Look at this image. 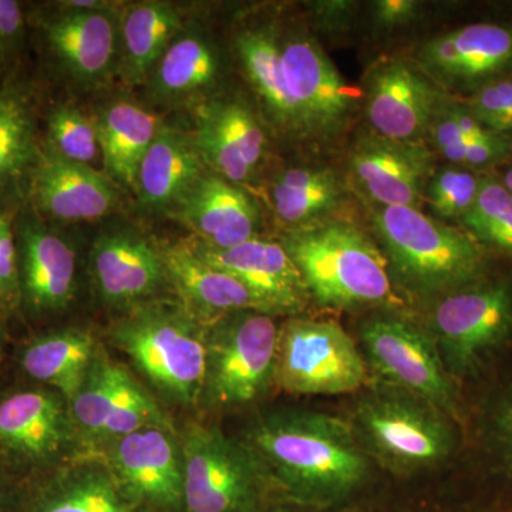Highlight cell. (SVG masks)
<instances>
[{
  "instance_id": "cell-1",
  "label": "cell",
  "mask_w": 512,
  "mask_h": 512,
  "mask_svg": "<svg viewBox=\"0 0 512 512\" xmlns=\"http://www.w3.org/2000/svg\"><path fill=\"white\" fill-rule=\"evenodd\" d=\"M245 444L268 485L305 501L343 497L369 474V458L355 430L329 414L281 412L262 417Z\"/></svg>"
},
{
  "instance_id": "cell-2",
  "label": "cell",
  "mask_w": 512,
  "mask_h": 512,
  "mask_svg": "<svg viewBox=\"0 0 512 512\" xmlns=\"http://www.w3.org/2000/svg\"><path fill=\"white\" fill-rule=\"evenodd\" d=\"M282 245L319 305L346 309L392 301V275L382 249L356 225L316 222L293 229Z\"/></svg>"
},
{
  "instance_id": "cell-3",
  "label": "cell",
  "mask_w": 512,
  "mask_h": 512,
  "mask_svg": "<svg viewBox=\"0 0 512 512\" xmlns=\"http://www.w3.org/2000/svg\"><path fill=\"white\" fill-rule=\"evenodd\" d=\"M373 225L390 272L407 291L441 298L480 274L483 254L476 241L419 208L382 207Z\"/></svg>"
},
{
  "instance_id": "cell-4",
  "label": "cell",
  "mask_w": 512,
  "mask_h": 512,
  "mask_svg": "<svg viewBox=\"0 0 512 512\" xmlns=\"http://www.w3.org/2000/svg\"><path fill=\"white\" fill-rule=\"evenodd\" d=\"M207 332L187 308L140 305L114 326L113 340L164 396L194 406L204 393Z\"/></svg>"
},
{
  "instance_id": "cell-5",
  "label": "cell",
  "mask_w": 512,
  "mask_h": 512,
  "mask_svg": "<svg viewBox=\"0 0 512 512\" xmlns=\"http://www.w3.org/2000/svg\"><path fill=\"white\" fill-rule=\"evenodd\" d=\"M279 332L268 312L238 311L214 319L207 332L202 399L228 409L265 394L274 382Z\"/></svg>"
},
{
  "instance_id": "cell-6",
  "label": "cell",
  "mask_w": 512,
  "mask_h": 512,
  "mask_svg": "<svg viewBox=\"0 0 512 512\" xmlns=\"http://www.w3.org/2000/svg\"><path fill=\"white\" fill-rule=\"evenodd\" d=\"M353 430L363 448L399 471L436 466L454 446L440 410L400 390L372 393L360 400Z\"/></svg>"
},
{
  "instance_id": "cell-7",
  "label": "cell",
  "mask_w": 512,
  "mask_h": 512,
  "mask_svg": "<svg viewBox=\"0 0 512 512\" xmlns=\"http://www.w3.org/2000/svg\"><path fill=\"white\" fill-rule=\"evenodd\" d=\"M184 512H259L266 483L245 443L191 424L181 440Z\"/></svg>"
},
{
  "instance_id": "cell-8",
  "label": "cell",
  "mask_w": 512,
  "mask_h": 512,
  "mask_svg": "<svg viewBox=\"0 0 512 512\" xmlns=\"http://www.w3.org/2000/svg\"><path fill=\"white\" fill-rule=\"evenodd\" d=\"M366 363L355 342L333 320L292 319L279 332L274 382L303 396L359 390Z\"/></svg>"
},
{
  "instance_id": "cell-9",
  "label": "cell",
  "mask_w": 512,
  "mask_h": 512,
  "mask_svg": "<svg viewBox=\"0 0 512 512\" xmlns=\"http://www.w3.org/2000/svg\"><path fill=\"white\" fill-rule=\"evenodd\" d=\"M512 296L504 285L463 288L441 296L429 335L451 375L466 376L508 335Z\"/></svg>"
},
{
  "instance_id": "cell-10",
  "label": "cell",
  "mask_w": 512,
  "mask_h": 512,
  "mask_svg": "<svg viewBox=\"0 0 512 512\" xmlns=\"http://www.w3.org/2000/svg\"><path fill=\"white\" fill-rule=\"evenodd\" d=\"M360 336L377 375L441 413L453 412V384L429 333L394 316H376Z\"/></svg>"
},
{
  "instance_id": "cell-11",
  "label": "cell",
  "mask_w": 512,
  "mask_h": 512,
  "mask_svg": "<svg viewBox=\"0 0 512 512\" xmlns=\"http://www.w3.org/2000/svg\"><path fill=\"white\" fill-rule=\"evenodd\" d=\"M69 406L74 427L90 439L116 440L144 427H171L156 400L100 346Z\"/></svg>"
},
{
  "instance_id": "cell-12",
  "label": "cell",
  "mask_w": 512,
  "mask_h": 512,
  "mask_svg": "<svg viewBox=\"0 0 512 512\" xmlns=\"http://www.w3.org/2000/svg\"><path fill=\"white\" fill-rule=\"evenodd\" d=\"M73 429L69 402L55 390L39 386L6 394L0 399V463L45 471L62 456Z\"/></svg>"
},
{
  "instance_id": "cell-13",
  "label": "cell",
  "mask_w": 512,
  "mask_h": 512,
  "mask_svg": "<svg viewBox=\"0 0 512 512\" xmlns=\"http://www.w3.org/2000/svg\"><path fill=\"white\" fill-rule=\"evenodd\" d=\"M110 470L151 512H184V458L171 427L150 426L113 440Z\"/></svg>"
},
{
  "instance_id": "cell-14",
  "label": "cell",
  "mask_w": 512,
  "mask_h": 512,
  "mask_svg": "<svg viewBox=\"0 0 512 512\" xmlns=\"http://www.w3.org/2000/svg\"><path fill=\"white\" fill-rule=\"evenodd\" d=\"M282 63L302 130L318 136L338 131L352 110L353 93L335 64L308 37L286 42Z\"/></svg>"
},
{
  "instance_id": "cell-15",
  "label": "cell",
  "mask_w": 512,
  "mask_h": 512,
  "mask_svg": "<svg viewBox=\"0 0 512 512\" xmlns=\"http://www.w3.org/2000/svg\"><path fill=\"white\" fill-rule=\"evenodd\" d=\"M10 512H151L124 490L109 466L57 468L19 484Z\"/></svg>"
},
{
  "instance_id": "cell-16",
  "label": "cell",
  "mask_w": 512,
  "mask_h": 512,
  "mask_svg": "<svg viewBox=\"0 0 512 512\" xmlns=\"http://www.w3.org/2000/svg\"><path fill=\"white\" fill-rule=\"evenodd\" d=\"M208 264L241 282L269 313L301 311L308 289L301 272L284 245L266 239H249L228 249L192 245Z\"/></svg>"
},
{
  "instance_id": "cell-17",
  "label": "cell",
  "mask_w": 512,
  "mask_h": 512,
  "mask_svg": "<svg viewBox=\"0 0 512 512\" xmlns=\"http://www.w3.org/2000/svg\"><path fill=\"white\" fill-rule=\"evenodd\" d=\"M440 101L436 89L402 60L380 64L367 83V119L377 136L389 140L419 143Z\"/></svg>"
},
{
  "instance_id": "cell-18",
  "label": "cell",
  "mask_w": 512,
  "mask_h": 512,
  "mask_svg": "<svg viewBox=\"0 0 512 512\" xmlns=\"http://www.w3.org/2000/svg\"><path fill=\"white\" fill-rule=\"evenodd\" d=\"M350 170L380 207H416L431 175V156L420 143L370 134L357 141Z\"/></svg>"
},
{
  "instance_id": "cell-19",
  "label": "cell",
  "mask_w": 512,
  "mask_h": 512,
  "mask_svg": "<svg viewBox=\"0 0 512 512\" xmlns=\"http://www.w3.org/2000/svg\"><path fill=\"white\" fill-rule=\"evenodd\" d=\"M90 259L94 284L110 305H137L168 282L161 249L136 232L100 235Z\"/></svg>"
},
{
  "instance_id": "cell-20",
  "label": "cell",
  "mask_w": 512,
  "mask_h": 512,
  "mask_svg": "<svg viewBox=\"0 0 512 512\" xmlns=\"http://www.w3.org/2000/svg\"><path fill=\"white\" fill-rule=\"evenodd\" d=\"M30 194L43 214L60 221H92L117 204L113 185L90 165L72 163L47 150L30 174Z\"/></svg>"
},
{
  "instance_id": "cell-21",
  "label": "cell",
  "mask_w": 512,
  "mask_h": 512,
  "mask_svg": "<svg viewBox=\"0 0 512 512\" xmlns=\"http://www.w3.org/2000/svg\"><path fill=\"white\" fill-rule=\"evenodd\" d=\"M194 141L202 161L234 184L251 178L266 146L255 114L235 100L214 101L202 107Z\"/></svg>"
},
{
  "instance_id": "cell-22",
  "label": "cell",
  "mask_w": 512,
  "mask_h": 512,
  "mask_svg": "<svg viewBox=\"0 0 512 512\" xmlns=\"http://www.w3.org/2000/svg\"><path fill=\"white\" fill-rule=\"evenodd\" d=\"M20 302L32 312L62 311L76 292L73 248L42 224L25 221L18 237Z\"/></svg>"
},
{
  "instance_id": "cell-23",
  "label": "cell",
  "mask_w": 512,
  "mask_h": 512,
  "mask_svg": "<svg viewBox=\"0 0 512 512\" xmlns=\"http://www.w3.org/2000/svg\"><path fill=\"white\" fill-rule=\"evenodd\" d=\"M50 49L77 82L96 83L110 73L120 47V23L109 8L66 9L46 23Z\"/></svg>"
},
{
  "instance_id": "cell-24",
  "label": "cell",
  "mask_w": 512,
  "mask_h": 512,
  "mask_svg": "<svg viewBox=\"0 0 512 512\" xmlns=\"http://www.w3.org/2000/svg\"><path fill=\"white\" fill-rule=\"evenodd\" d=\"M181 220L202 238V245L228 249L255 238L259 212L254 200L220 175H202L177 208Z\"/></svg>"
},
{
  "instance_id": "cell-25",
  "label": "cell",
  "mask_w": 512,
  "mask_h": 512,
  "mask_svg": "<svg viewBox=\"0 0 512 512\" xmlns=\"http://www.w3.org/2000/svg\"><path fill=\"white\" fill-rule=\"evenodd\" d=\"M161 256L167 281L198 319L200 315L220 318L238 311L268 312L241 282L205 262L192 245L161 248Z\"/></svg>"
},
{
  "instance_id": "cell-26",
  "label": "cell",
  "mask_w": 512,
  "mask_h": 512,
  "mask_svg": "<svg viewBox=\"0 0 512 512\" xmlns=\"http://www.w3.org/2000/svg\"><path fill=\"white\" fill-rule=\"evenodd\" d=\"M202 163L194 138L161 126L141 161L138 200L147 210H177L204 175Z\"/></svg>"
},
{
  "instance_id": "cell-27",
  "label": "cell",
  "mask_w": 512,
  "mask_h": 512,
  "mask_svg": "<svg viewBox=\"0 0 512 512\" xmlns=\"http://www.w3.org/2000/svg\"><path fill=\"white\" fill-rule=\"evenodd\" d=\"M420 59L440 79H480L512 62V29L490 23L466 26L430 40Z\"/></svg>"
},
{
  "instance_id": "cell-28",
  "label": "cell",
  "mask_w": 512,
  "mask_h": 512,
  "mask_svg": "<svg viewBox=\"0 0 512 512\" xmlns=\"http://www.w3.org/2000/svg\"><path fill=\"white\" fill-rule=\"evenodd\" d=\"M97 348L87 330H55L30 340L20 352L19 363L26 376L70 403L86 379Z\"/></svg>"
},
{
  "instance_id": "cell-29",
  "label": "cell",
  "mask_w": 512,
  "mask_h": 512,
  "mask_svg": "<svg viewBox=\"0 0 512 512\" xmlns=\"http://www.w3.org/2000/svg\"><path fill=\"white\" fill-rule=\"evenodd\" d=\"M96 127L107 171L136 190L141 161L160 131V119L140 104L119 100L104 109Z\"/></svg>"
},
{
  "instance_id": "cell-30",
  "label": "cell",
  "mask_w": 512,
  "mask_h": 512,
  "mask_svg": "<svg viewBox=\"0 0 512 512\" xmlns=\"http://www.w3.org/2000/svg\"><path fill=\"white\" fill-rule=\"evenodd\" d=\"M180 12L170 3L131 6L120 26L121 73L128 83H143L180 35Z\"/></svg>"
},
{
  "instance_id": "cell-31",
  "label": "cell",
  "mask_w": 512,
  "mask_h": 512,
  "mask_svg": "<svg viewBox=\"0 0 512 512\" xmlns=\"http://www.w3.org/2000/svg\"><path fill=\"white\" fill-rule=\"evenodd\" d=\"M242 66L266 110L279 127L303 131L298 109L286 86L282 46L271 30L256 29L242 33L237 39Z\"/></svg>"
},
{
  "instance_id": "cell-32",
  "label": "cell",
  "mask_w": 512,
  "mask_h": 512,
  "mask_svg": "<svg viewBox=\"0 0 512 512\" xmlns=\"http://www.w3.org/2000/svg\"><path fill=\"white\" fill-rule=\"evenodd\" d=\"M220 60L208 40L187 33L175 37L151 72V90L158 100L188 99L204 93L217 80Z\"/></svg>"
},
{
  "instance_id": "cell-33",
  "label": "cell",
  "mask_w": 512,
  "mask_h": 512,
  "mask_svg": "<svg viewBox=\"0 0 512 512\" xmlns=\"http://www.w3.org/2000/svg\"><path fill=\"white\" fill-rule=\"evenodd\" d=\"M342 197L338 175L323 168H292L279 175L272 185L276 215L296 228L325 220Z\"/></svg>"
},
{
  "instance_id": "cell-34",
  "label": "cell",
  "mask_w": 512,
  "mask_h": 512,
  "mask_svg": "<svg viewBox=\"0 0 512 512\" xmlns=\"http://www.w3.org/2000/svg\"><path fill=\"white\" fill-rule=\"evenodd\" d=\"M28 101L19 92H0V188L32 174L39 160Z\"/></svg>"
},
{
  "instance_id": "cell-35",
  "label": "cell",
  "mask_w": 512,
  "mask_h": 512,
  "mask_svg": "<svg viewBox=\"0 0 512 512\" xmlns=\"http://www.w3.org/2000/svg\"><path fill=\"white\" fill-rule=\"evenodd\" d=\"M460 220L474 237L512 255V200L503 184L481 181L476 202Z\"/></svg>"
},
{
  "instance_id": "cell-36",
  "label": "cell",
  "mask_w": 512,
  "mask_h": 512,
  "mask_svg": "<svg viewBox=\"0 0 512 512\" xmlns=\"http://www.w3.org/2000/svg\"><path fill=\"white\" fill-rule=\"evenodd\" d=\"M94 121L72 106L57 107L49 117V151L72 163L89 165L99 153Z\"/></svg>"
},
{
  "instance_id": "cell-37",
  "label": "cell",
  "mask_w": 512,
  "mask_h": 512,
  "mask_svg": "<svg viewBox=\"0 0 512 512\" xmlns=\"http://www.w3.org/2000/svg\"><path fill=\"white\" fill-rule=\"evenodd\" d=\"M481 181L470 171L443 168L426 185V198L443 218H461L471 207L480 191Z\"/></svg>"
},
{
  "instance_id": "cell-38",
  "label": "cell",
  "mask_w": 512,
  "mask_h": 512,
  "mask_svg": "<svg viewBox=\"0 0 512 512\" xmlns=\"http://www.w3.org/2000/svg\"><path fill=\"white\" fill-rule=\"evenodd\" d=\"M490 131L485 130L468 109L457 106H444L441 103L434 111L427 136L439 150L466 143L474 138L483 137ZM493 133V131H491Z\"/></svg>"
},
{
  "instance_id": "cell-39",
  "label": "cell",
  "mask_w": 512,
  "mask_h": 512,
  "mask_svg": "<svg viewBox=\"0 0 512 512\" xmlns=\"http://www.w3.org/2000/svg\"><path fill=\"white\" fill-rule=\"evenodd\" d=\"M511 143L510 137L490 131L483 137L444 148L440 153L450 163L481 167V165L493 164L507 156Z\"/></svg>"
},
{
  "instance_id": "cell-40",
  "label": "cell",
  "mask_w": 512,
  "mask_h": 512,
  "mask_svg": "<svg viewBox=\"0 0 512 512\" xmlns=\"http://www.w3.org/2000/svg\"><path fill=\"white\" fill-rule=\"evenodd\" d=\"M20 303L18 242L12 224L0 214V305L13 309Z\"/></svg>"
},
{
  "instance_id": "cell-41",
  "label": "cell",
  "mask_w": 512,
  "mask_h": 512,
  "mask_svg": "<svg viewBox=\"0 0 512 512\" xmlns=\"http://www.w3.org/2000/svg\"><path fill=\"white\" fill-rule=\"evenodd\" d=\"M512 103V79L488 84L474 94L468 111L485 128L500 134L501 121Z\"/></svg>"
},
{
  "instance_id": "cell-42",
  "label": "cell",
  "mask_w": 512,
  "mask_h": 512,
  "mask_svg": "<svg viewBox=\"0 0 512 512\" xmlns=\"http://www.w3.org/2000/svg\"><path fill=\"white\" fill-rule=\"evenodd\" d=\"M373 18L386 29L399 28L417 18L420 3L413 0H380L373 6Z\"/></svg>"
},
{
  "instance_id": "cell-43",
  "label": "cell",
  "mask_w": 512,
  "mask_h": 512,
  "mask_svg": "<svg viewBox=\"0 0 512 512\" xmlns=\"http://www.w3.org/2000/svg\"><path fill=\"white\" fill-rule=\"evenodd\" d=\"M23 32L22 8L15 0H0V55L18 43Z\"/></svg>"
},
{
  "instance_id": "cell-44",
  "label": "cell",
  "mask_w": 512,
  "mask_h": 512,
  "mask_svg": "<svg viewBox=\"0 0 512 512\" xmlns=\"http://www.w3.org/2000/svg\"><path fill=\"white\" fill-rule=\"evenodd\" d=\"M497 431L503 443L505 456L512 464V394L505 399L497 414Z\"/></svg>"
},
{
  "instance_id": "cell-45",
  "label": "cell",
  "mask_w": 512,
  "mask_h": 512,
  "mask_svg": "<svg viewBox=\"0 0 512 512\" xmlns=\"http://www.w3.org/2000/svg\"><path fill=\"white\" fill-rule=\"evenodd\" d=\"M20 481L0 463V512H10L18 494Z\"/></svg>"
},
{
  "instance_id": "cell-46",
  "label": "cell",
  "mask_w": 512,
  "mask_h": 512,
  "mask_svg": "<svg viewBox=\"0 0 512 512\" xmlns=\"http://www.w3.org/2000/svg\"><path fill=\"white\" fill-rule=\"evenodd\" d=\"M504 188L507 190L508 195H510V198L512 200V168L510 171H508L507 174H505L504 177Z\"/></svg>"
},
{
  "instance_id": "cell-47",
  "label": "cell",
  "mask_w": 512,
  "mask_h": 512,
  "mask_svg": "<svg viewBox=\"0 0 512 512\" xmlns=\"http://www.w3.org/2000/svg\"><path fill=\"white\" fill-rule=\"evenodd\" d=\"M2 343H3V329H2V322H0V355H2Z\"/></svg>"
},
{
  "instance_id": "cell-48",
  "label": "cell",
  "mask_w": 512,
  "mask_h": 512,
  "mask_svg": "<svg viewBox=\"0 0 512 512\" xmlns=\"http://www.w3.org/2000/svg\"><path fill=\"white\" fill-rule=\"evenodd\" d=\"M259 512H261V511H259ZM276 512H286V511H276Z\"/></svg>"
}]
</instances>
